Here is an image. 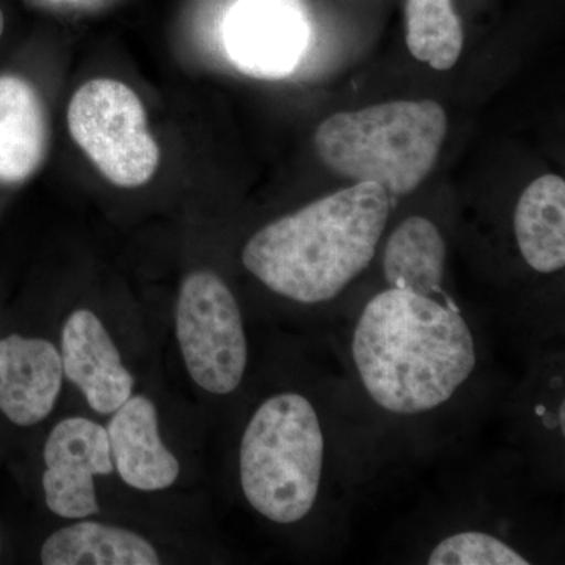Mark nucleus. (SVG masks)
Wrapping results in <instances>:
<instances>
[{"label": "nucleus", "mask_w": 565, "mask_h": 565, "mask_svg": "<svg viewBox=\"0 0 565 565\" xmlns=\"http://www.w3.org/2000/svg\"><path fill=\"white\" fill-rule=\"evenodd\" d=\"M44 565H158L161 556L143 535L98 522L73 523L41 546Z\"/></svg>", "instance_id": "obj_14"}, {"label": "nucleus", "mask_w": 565, "mask_h": 565, "mask_svg": "<svg viewBox=\"0 0 565 565\" xmlns=\"http://www.w3.org/2000/svg\"><path fill=\"white\" fill-rule=\"evenodd\" d=\"M311 18L303 0H234L223 18V46L241 73L281 79L310 47Z\"/></svg>", "instance_id": "obj_7"}, {"label": "nucleus", "mask_w": 565, "mask_h": 565, "mask_svg": "<svg viewBox=\"0 0 565 565\" xmlns=\"http://www.w3.org/2000/svg\"><path fill=\"white\" fill-rule=\"evenodd\" d=\"M445 274L446 243L437 225L422 215L399 223L384 250L388 288L444 297Z\"/></svg>", "instance_id": "obj_15"}, {"label": "nucleus", "mask_w": 565, "mask_h": 565, "mask_svg": "<svg viewBox=\"0 0 565 565\" xmlns=\"http://www.w3.org/2000/svg\"><path fill=\"white\" fill-rule=\"evenodd\" d=\"M322 467L323 433L313 404L299 393L264 401L241 441V486L248 504L270 522H300L318 500Z\"/></svg>", "instance_id": "obj_4"}, {"label": "nucleus", "mask_w": 565, "mask_h": 565, "mask_svg": "<svg viewBox=\"0 0 565 565\" xmlns=\"http://www.w3.org/2000/svg\"><path fill=\"white\" fill-rule=\"evenodd\" d=\"M516 245L535 273L553 274L565 264V181L544 174L520 195L514 214Z\"/></svg>", "instance_id": "obj_13"}, {"label": "nucleus", "mask_w": 565, "mask_h": 565, "mask_svg": "<svg viewBox=\"0 0 565 565\" xmlns=\"http://www.w3.org/2000/svg\"><path fill=\"white\" fill-rule=\"evenodd\" d=\"M446 131L440 104L392 102L332 115L316 131L315 147L333 173L403 196L433 172Z\"/></svg>", "instance_id": "obj_3"}, {"label": "nucleus", "mask_w": 565, "mask_h": 565, "mask_svg": "<svg viewBox=\"0 0 565 565\" xmlns=\"http://www.w3.org/2000/svg\"><path fill=\"white\" fill-rule=\"evenodd\" d=\"M106 430L114 467L126 484L143 492L174 484L180 463L163 445L158 411L147 396L129 397L114 412Z\"/></svg>", "instance_id": "obj_11"}, {"label": "nucleus", "mask_w": 565, "mask_h": 565, "mask_svg": "<svg viewBox=\"0 0 565 565\" xmlns=\"http://www.w3.org/2000/svg\"><path fill=\"white\" fill-rule=\"evenodd\" d=\"M3 28H6V20H3L2 10H0V36H2Z\"/></svg>", "instance_id": "obj_18"}, {"label": "nucleus", "mask_w": 565, "mask_h": 565, "mask_svg": "<svg viewBox=\"0 0 565 565\" xmlns=\"http://www.w3.org/2000/svg\"><path fill=\"white\" fill-rule=\"evenodd\" d=\"M43 99L31 82L0 76V182L18 184L40 169L47 151Z\"/></svg>", "instance_id": "obj_12"}, {"label": "nucleus", "mask_w": 565, "mask_h": 565, "mask_svg": "<svg viewBox=\"0 0 565 565\" xmlns=\"http://www.w3.org/2000/svg\"><path fill=\"white\" fill-rule=\"evenodd\" d=\"M68 128L77 147L111 184L140 188L154 177L161 161L158 141L139 96L122 82H85L71 98Z\"/></svg>", "instance_id": "obj_5"}, {"label": "nucleus", "mask_w": 565, "mask_h": 565, "mask_svg": "<svg viewBox=\"0 0 565 565\" xmlns=\"http://www.w3.org/2000/svg\"><path fill=\"white\" fill-rule=\"evenodd\" d=\"M390 206L381 184L355 182L259 230L245 245V269L285 299L329 302L373 262Z\"/></svg>", "instance_id": "obj_2"}, {"label": "nucleus", "mask_w": 565, "mask_h": 565, "mask_svg": "<svg viewBox=\"0 0 565 565\" xmlns=\"http://www.w3.org/2000/svg\"><path fill=\"white\" fill-rule=\"evenodd\" d=\"M427 564L430 565H527L525 556L497 535L465 531L437 544Z\"/></svg>", "instance_id": "obj_17"}, {"label": "nucleus", "mask_w": 565, "mask_h": 565, "mask_svg": "<svg viewBox=\"0 0 565 565\" xmlns=\"http://www.w3.org/2000/svg\"><path fill=\"white\" fill-rule=\"evenodd\" d=\"M0 548H2V541H0Z\"/></svg>", "instance_id": "obj_19"}, {"label": "nucleus", "mask_w": 565, "mask_h": 565, "mask_svg": "<svg viewBox=\"0 0 565 565\" xmlns=\"http://www.w3.org/2000/svg\"><path fill=\"white\" fill-rule=\"evenodd\" d=\"M43 457V490L51 512L68 520L98 514L93 481L115 468L102 424L79 416L62 419L47 437Z\"/></svg>", "instance_id": "obj_8"}, {"label": "nucleus", "mask_w": 565, "mask_h": 565, "mask_svg": "<svg viewBox=\"0 0 565 565\" xmlns=\"http://www.w3.org/2000/svg\"><path fill=\"white\" fill-rule=\"evenodd\" d=\"M177 338L188 373L207 393L230 394L243 382L248 348L243 315L218 275L196 270L182 281Z\"/></svg>", "instance_id": "obj_6"}, {"label": "nucleus", "mask_w": 565, "mask_h": 565, "mask_svg": "<svg viewBox=\"0 0 565 565\" xmlns=\"http://www.w3.org/2000/svg\"><path fill=\"white\" fill-rule=\"evenodd\" d=\"M62 366L96 414L110 415L132 396L134 379L106 327L90 310H76L62 330Z\"/></svg>", "instance_id": "obj_9"}, {"label": "nucleus", "mask_w": 565, "mask_h": 565, "mask_svg": "<svg viewBox=\"0 0 565 565\" xmlns=\"http://www.w3.org/2000/svg\"><path fill=\"white\" fill-rule=\"evenodd\" d=\"M61 352L50 341L10 334L0 340V412L17 426H35L62 392Z\"/></svg>", "instance_id": "obj_10"}, {"label": "nucleus", "mask_w": 565, "mask_h": 565, "mask_svg": "<svg viewBox=\"0 0 565 565\" xmlns=\"http://www.w3.org/2000/svg\"><path fill=\"white\" fill-rule=\"evenodd\" d=\"M352 359L379 407L418 415L448 403L470 379L476 345L448 296L388 288L363 308L352 334Z\"/></svg>", "instance_id": "obj_1"}, {"label": "nucleus", "mask_w": 565, "mask_h": 565, "mask_svg": "<svg viewBox=\"0 0 565 565\" xmlns=\"http://www.w3.org/2000/svg\"><path fill=\"white\" fill-rule=\"evenodd\" d=\"M405 40L416 61L448 71L462 54L463 31L452 0H407Z\"/></svg>", "instance_id": "obj_16"}]
</instances>
